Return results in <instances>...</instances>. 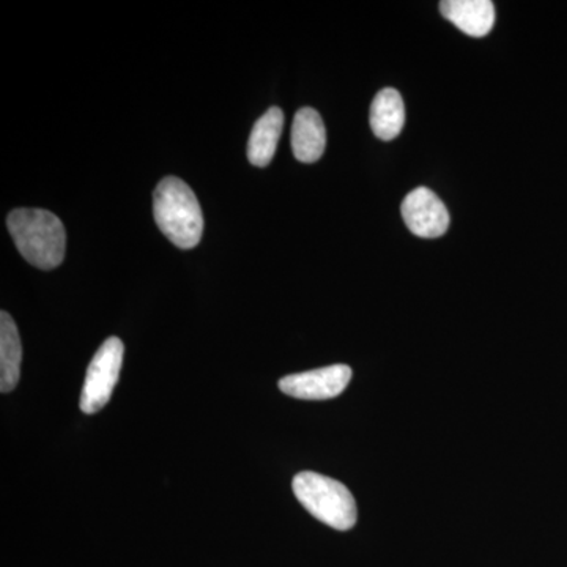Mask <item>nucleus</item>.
<instances>
[{
	"mask_svg": "<svg viewBox=\"0 0 567 567\" xmlns=\"http://www.w3.org/2000/svg\"><path fill=\"white\" fill-rule=\"evenodd\" d=\"M125 347L118 338H110L103 342L99 352L92 358L82 385L80 406L87 415L99 413L114 393L121 377Z\"/></svg>",
	"mask_w": 567,
	"mask_h": 567,
	"instance_id": "4",
	"label": "nucleus"
},
{
	"mask_svg": "<svg viewBox=\"0 0 567 567\" xmlns=\"http://www.w3.org/2000/svg\"><path fill=\"white\" fill-rule=\"evenodd\" d=\"M156 226L177 248L192 249L204 234V215L193 189L177 177H166L153 194Z\"/></svg>",
	"mask_w": 567,
	"mask_h": 567,
	"instance_id": "2",
	"label": "nucleus"
},
{
	"mask_svg": "<svg viewBox=\"0 0 567 567\" xmlns=\"http://www.w3.org/2000/svg\"><path fill=\"white\" fill-rule=\"evenodd\" d=\"M405 123V106L401 93L383 89L377 93L371 106V128L382 141H393Z\"/></svg>",
	"mask_w": 567,
	"mask_h": 567,
	"instance_id": "11",
	"label": "nucleus"
},
{
	"mask_svg": "<svg viewBox=\"0 0 567 567\" xmlns=\"http://www.w3.org/2000/svg\"><path fill=\"white\" fill-rule=\"evenodd\" d=\"M284 112L279 107H270L254 125L248 142V159L252 166L267 167L274 159L281 137Z\"/></svg>",
	"mask_w": 567,
	"mask_h": 567,
	"instance_id": "9",
	"label": "nucleus"
},
{
	"mask_svg": "<svg viewBox=\"0 0 567 567\" xmlns=\"http://www.w3.org/2000/svg\"><path fill=\"white\" fill-rule=\"evenodd\" d=\"M7 226L18 251L40 270H52L63 262L66 233L54 213L40 208H18L9 215Z\"/></svg>",
	"mask_w": 567,
	"mask_h": 567,
	"instance_id": "1",
	"label": "nucleus"
},
{
	"mask_svg": "<svg viewBox=\"0 0 567 567\" xmlns=\"http://www.w3.org/2000/svg\"><path fill=\"white\" fill-rule=\"evenodd\" d=\"M350 380L352 369L347 364H334L284 377L279 380V390L301 401H327L344 393Z\"/></svg>",
	"mask_w": 567,
	"mask_h": 567,
	"instance_id": "5",
	"label": "nucleus"
},
{
	"mask_svg": "<svg viewBox=\"0 0 567 567\" xmlns=\"http://www.w3.org/2000/svg\"><path fill=\"white\" fill-rule=\"evenodd\" d=\"M327 147V132L319 112L303 107L295 114L292 125V151L301 163H316L322 158Z\"/></svg>",
	"mask_w": 567,
	"mask_h": 567,
	"instance_id": "8",
	"label": "nucleus"
},
{
	"mask_svg": "<svg viewBox=\"0 0 567 567\" xmlns=\"http://www.w3.org/2000/svg\"><path fill=\"white\" fill-rule=\"evenodd\" d=\"M440 11L466 35L486 37L495 24V7L491 0H445Z\"/></svg>",
	"mask_w": 567,
	"mask_h": 567,
	"instance_id": "7",
	"label": "nucleus"
},
{
	"mask_svg": "<svg viewBox=\"0 0 567 567\" xmlns=\"http://www.w3.org/2000/svg\"><path fill=\"white\" fill-rule=\"evenodd\" d=\"M292 488L301 506L328 527L347 532L357 524L358 509L352 492L333 477L301 472L293 477Z\"/></svg>",
	"mask_w": 567,
	"mask_h": 567,
	"instance_id": "3",
	"label": "nucleus"
},
{
	"mask_svg": "<svg viewBox=\"0 0 567 567\" xmlns=\"http://www.w3.org/2000/svg\"><path fill=\"white\" fill-rule=\"evenodd\" d=\"M402 218L410 233L421 238L442 237L450 227V213L434 192L424 186L406 194L402 203Z\"/></svg>",
	"mask_w": 567,
	"mask_h": 567,
	"instance_id": "6",
	"label": "nucleus"
},
{
	"mask_svg": "<svg viewBox=\"0 0 567 567\" xmlns=\"http://www.w3.org/2000/svg\"><path fill=\"white\" fill-rule=\"evenodd\" d=\"M22 349L20 333L9 312L0 315V391L10 393L21 377Z\"/></svg>",
	"mask_w": 567,
	"mask_h": 567,
	"instance_id": "10",
	"label": "nucleus"
}]
</instances>
